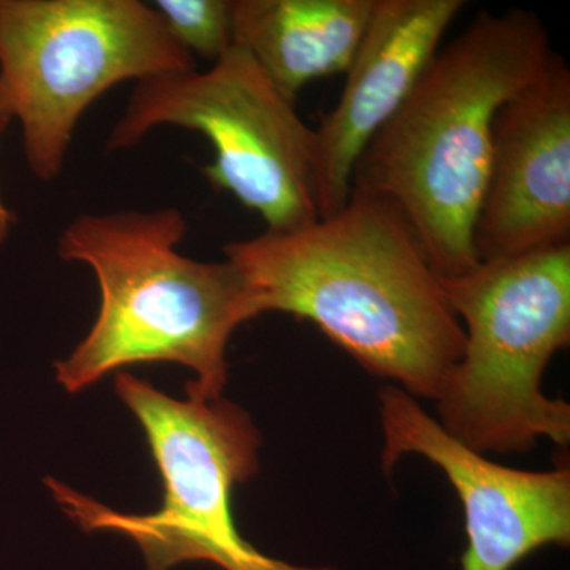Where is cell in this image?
Here are the masks:
<instances>
[{"label":"cell","instance_id":"1","mask_svg":"<svg viewBox=\"0 0 570 570\" xmlns=\"http://www.w3.org/2000/svg\"><path fill=\"white\" fill-rule=\"evenodd\" d=\"M264 313L316 324L367 373L438 401L464 352L441 276L404 217L352 189L333 216L224 246Z\"/></svg>","mask_w":570,"mask_h":570},{"label":"cell","instance_id":"2","mask_svg":"<svg viewBox=\"0 0 570 570\" xmlns=\"http://www.w3.org/2000/svg\"><path fill=\"white\" fill-rule=\"evenodd\" d=\"M549 36L531 11H482L423 71L370 141L352 189L395 206L441 277L479 264L474 227L502 105L549 66Z\"/></svg>","mask_w":570,"mask_h":570},{"label":"cell","instance_id":"3","mask_svg":"<svg viewBox=\"0 0 570 570\" xmlns=\"http://www.w3.org/2000/svg\"><path fill=\"white\" fill-rule=\"evenodd\" d=\"M186 232L178 208L81 214L63 228L59 257L88 265L100 291L91 332L55 363L56 381L67 392H82L121 367L175 363L197 376L187 382L189 400L220 397L228 341L261 309L230 261L179 253Z\"/></svg>","mask_w":570,"mask_h":570},{"label":"cell","instance_id":"4","mask_svg":"<svg viewBox=\"0 0 570 570\" xmlns=\"http://www.w3.org/2000/svg\"><path fill=\"white\" fill-rule=\"evenodd\" d=\"M464 322V352L438 400L441 426L475 452L568 445L570 406L542 393L551 356L570 341V245L479 262L441 277Z\"/></svg>","mask_w":570,"mask_h":570},{"label":"cell","instance_id":"5","mask_svg":"<svg viewBox=\"0 0 570 570\" xmlns=\"http://www.w3.org/2000/svg\"><path fill=\"white\" fill-rule=\"evenodd\" d=\"M115 387L145 431L163 478V505L153 513L116 512L47 479L52 497L81 530L121 532L140 547L148 570L186 561L224 570H335L275 560L239 534L232 494L257 474L262 444L246 411L223 397L175 400L127 373L116 376Z\"/></svg>","mask_w":570,"mask_h":570},{"label":"cell","instance_id":"6","mask_svg":"<svg viewBox=\"0 0 570 570\" xmlns=\"http://www.w3.org/2000/svg\"><path fill=\"white\" fill-rule=\"evenodd\" d=\"M194 69L140 0H0V122L21 124L40 181L62 174L78 122L105 92Z\"/></svg>","mask_w":570,"mask_h":570},{"label":"cell","instance_id":"7","mask_svg":"<svg viewBox=\"0 0 570 570\" xmlns=\"http://www.w3.org/2000/svg\"><path fill=\"white\" fill-rule=\"evenodd\" d=\"M163 126L212 142L206 179L258 214L266 230H296L321 219L316 132L242 48L234 45L208 70L137 82L107 149L134 148Z\"/></svg>","mask_w":570,"mask_h":570},{"label":"cell","instance_id":"8","mask_svg":"<svg viewBox=\"0 0 570 570\" xmlns=\"http://www.w3.org/2000/svg\"><path fill=\"white\" fill-rule=\"evenodd\" d=\"M379 401L384 471L403 456L422 455L459 493L468 532L461 569L510 570L550 543L569 546V466L549 472L501 466L450 436L403 389L385 387Z\"/></svg>","mask_w":570,"mask_h":570},{"label":"cell","instance_id":"9","mask_svg":"<svg viewBox=\"0 0 570 570\" xmlns=\"http://www.w3.org/2000/svg\"><path fill=\"white\" fill-rule=\"evenodd\" d=\"M570 245V71L560 56L494 119L479 262Z\"/></svg>","mask_w":570,"mask_h":570},{"label":"cell","instance_id":"10","mask_svg":"<svg viewBox=\"0 0 570 570\" xmlns=\"http://www.w3.org/2000/svg\"><path fill=\"white\" fill-rule=\"evenodd\" d=\"M464 0H377L336 107L316 132L318 216L344 208L360 156L433 61Z\"/></svg>","mask_w":570,"mask_h":570},{"label":"cell","instance_id":"11","mask_svg":"<svg viewBox=\"0 0 570 570\" xmlns=\"http://www.w3.org/2000/svg\"><path fill=\"white\" fill-rule=\"evenodd\" d=\"M377 0H232L234 45L285 99L317 78L346 73Z\"/></svg>","mask_w":570,"mask_h":570},{"label":"cell","instance_id":"12","mask_svg":"<svg viewBox=\"0 0 570 570\" xmlns=\"http://www.w3.org/2000/svg\"><path fill=\"white\" fill-rule=\"evenodd\" d=\"M153 7L171 39L194 59L214 63L234 47L232 0H157Z\"/></svg>","mask_w":570,"mask_h":570},{"label":"cell","instance_id":"13","mask_svg":"<svg viewBox=\"0 0 570 570\" xmlns=\"http://www.w3.org/2000/svg\"><path fill=\"white\" fill-rule=\"evenodd\" d=\"M3 124L0 122V132H2ZM14 224L13 213L10 212L9 206L3 204L2 195H0V246L9 238L11 227Z\"/></svg>","mask_w":570,"mask_h":570}]
</instances>
